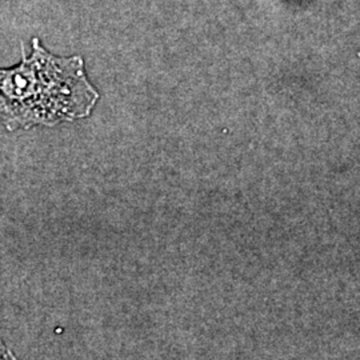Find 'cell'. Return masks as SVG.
Listing matches in <instances>:
<instances>
[{
  "mask_svg": "<svg viewBox=\"0 0 360 360\" xmlns=\"http://www.w3.org/2000/svg\"><path fill=\"white\" fill-rule=\"evenodd\" d=\"M20 46L22 62L0 68V126L7 131L55 127L89 117L101 95L83 58L56 56L39 38L32 39L28 56L25 43Z\"/></svg>",
  "mask_w": 360,
  "mask_h": 360,
  "instance_id": "obj_1",
  "label": "cell"
},
{
  "mask_svg": "<svg viewBox=\"0 0 360 360\" xmlns=\"http://www.w3.org/2000/svg\"><path fill=\"white\" fill-rule=\"evenodd\" d=\"M8 355H11V352L3 346V343H0V359H3V358H13V356H8Z\"/></svg>",
  "mask_w": 360,
  "mask_h": 360,
  "instance_id": "obj_2",
  "label": "cell"
}]
</instances>
